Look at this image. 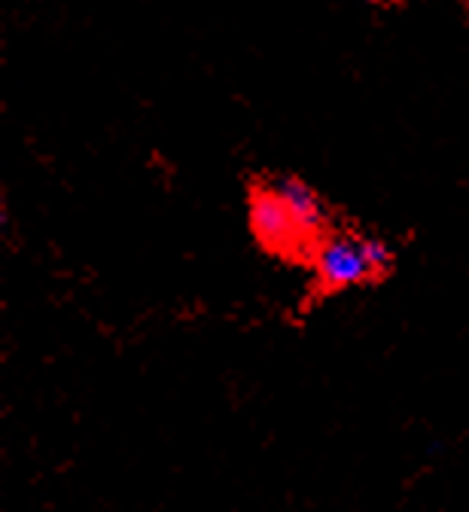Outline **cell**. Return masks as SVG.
<instances>
[{"label": "cell", "instance_id": "1", "mask_svg": "<svg viewBox=\"0 0 469 512\" xmlns=\"http://www.w3.org/2000/svg\"><path fill=\"white\" fill-rule=\"evenodd\" d=\"M247 217H250V229H253L256 241L265 250L293 253V250L308 244V238L302 235L299 223L293 220V214L284 205V199L272 189V183H259V186L250 189Z\"/></svg>", "mask_w": 469, "mask_h": 512}, {"label": "cell", "instance_id": "4", "mask_svg": "<svg viewBox=\"0 0 469 512\" xmlns=\"http://www.w3.org/2000/svg\"><path fill=\"white\" fill-rule=\"evenodd\" d=\"M363 256L369 263L372 278H381L393 269V247L381 238H363Z\"/></svg>", "mask_w": 469, "mask_h": 512}, {"label": "cell", "instance_id": "3", "mask_svg": "<svg viewBox=\"0 0 469 512\" xmlns=\"http://www.w3.org/2000/svg\"><path fill=\"white\" fill-rule=\"evenodd\" d=\"M272 189L278 192V196L284 199V205L290 208V214L299 223V229L308 238V244H317L326 235V208H323L317 192L305 180L287 177V174L272 180Z\"/></svg>", "mask_w": 469, "mask_h": 512}, {"label": "cell", "instance_id": "2", "mask_svg": "<svg viewBox=\"0 0 469 512\" xmlns=\"http://www.w3.org/2000/svg\"><path fill=\"white\" fill-rule=\"evenodd\" d=\"M314 269L323 290H348L372 278L363 256V238L345 232H326L314 244Z\"/></svg>", "mask_w": 469, "mask_h": 512}]
</instances>
